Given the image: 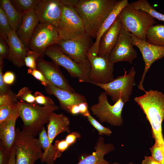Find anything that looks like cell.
I'll use <instances>...</instances> for the list:
<instances>
[{"label": "cell", "mask_w": 164, "mask_h": 164, "mask_svg": "<svg viewBox=\"0 0 164 164\" xmlns=\"http://www.w3.org/2000/svg\"><path fill=\"white\" fill-rule=\"evenodd\" d=\"M118 1L79 0L74 8L83 21L86 34L96 39L100 27Z\"/></svg>", "instance_id": "cell-1"}, {"label": "cell", "mask_w": 164, "mask_h": 164, "mask_svg": "<svg viewBox=\"0 0 164 164\" xmlns=\"http://www.w3.org/2000/svg\"><path fill=\"white\" fill-rule=\"evenodd\" d=\"M134 101L143 111L151 127L155 142L164 146L162 124L164 120V94L156 90L146 91Z\"/></svg>", "instance_id": "cell-2"}, {"label": "cell", "mask_w": 164, "mask_h": 164, "mask_svg": "<svg viewBox=\"0 0 164 164\" xmlns=\"http://www.w3.org/2000/svg\"><path fill=\"white\" fill-rule=\"evenodd\" d=\"M19 117L23 122L22 131L35 137L48 124L51 114L58 109L56 104L41 106L24 101H18Z\"/></svg>", "instance_id": "cell-3"}, {"label": "cell", "mask_w": 164, "mask_h": 164, "mask_svg": "<svg viewBox=\"0 0 164 164\" xmlns=\"http://www.w3.org/2000/svg\"><path fill=\"white\" fill-rule=\"evenodd\" d=\"M119 15L122 24L130 32L144 41H146L149 28L156 22L148 13L134 9L129 3L122 9Z\"/></svg>", "instance_id": "cell-4"}, {"label": "cell", "mask_w": 164, "mask_h": 164, "mask_svg": "<svg viewBox=\"0 0 164 164\" xmlns=\"http://www.w3.org/2000/svg\"><path fill=\"white\" fill-rule=\"evenodd\" d=\"M13 145L15 153V164H34L43 153L39 138L15 129Z\"/></svg>", "instance_id": "cell-5"}, {"label": "cell", "mask_w": 164, "mask_h": 164, "mask_svg": "<svg viewBox=\"0 0 164 164\" xmlns=\"http://www.w3.org/2000/svg\"><path fill=\"white\" fill-rule=\"evenodd\" d=\"M45 55L53 62L64 68L70 75L77 78L79 82L90 83L89 75L91 70L90 62L77 63L63 53L57 45L51 46L46 50Z\"/></svg>", "instance_id": "cell-6"}, {"label": "cell", "mask_w": 164, "mask_h": 164, "mask_svg": "<svg viewBox=\"0 0 164 164\" xmlns=\"http://www.w3.org/2000/svg\"><path fill=\"white\" fill-rule=\"evenodd\" d=\"M136 71L132 67L129 73L118 77L112 81L105 84H94L103 89L107 95L109 96L115 103L121 100L125 103L128 101L135 84Z\"/></svg>", "instance_id": "cell-7"}, {"label": "cell", "mask_w": 164, "mask_h": 164, "mask_svg": "<svg viewBox=\"0 0 164 164\" xmlns=\"http://www.w3.org/2000/svg\"><path fill=\"white\" fill-rule=\"evenodd\" d=\"M125 104L120 99L114 105H111L107 95L103 92L98 96V103L92 105L90 109L101 122H107L114 126H120L124 122L122 112Z\"/></svg>", "instance_id": "cell-8"}, {"label": "cell", "mask_w": 164, "mask_h": 164, "mask_svg": "<svg viewBox=\"0 0 164 164\" xmlns=\"http://www.w3.org/2000/svg\"><path fill=\"white\" fill-rule=\"evenodd\" d=\"M60 39L56 27L49 23H40L36 27L28 47L39 57L43 58L46 49L56 45Z\"/></svg>", "instance_id": "cell-9"}, {"label": "cell", "mask_w": 164, "mask_h": 164, "mask_svg": "<svg viewBox=\"0 0 164 164\" xmlns=\"http://www.w3.org/2000/svg\"><path fill=\"white\" fill-rule=\"evenodd\" d=\"M60 39H71L84 35V22L74 7L63 5L56 27Z\"/></svg>", "instance_id": "cell-10"}, {"label": "cell", "mask_w": 164, "mask_h": 164, "mask_svg": "<svg viewBox=\"0 0 164 164\" xmlns=\"http://www.w3.org/2000/svg\"><path fill=\"white\" fill-rule=\"evenodd\" d=\"M94 43L92 38L85 34L71 39H60L56 44L60 50L75 62H89L87 54Z\"/></svg>", "instance_id": "cell-11"}, {"label": "cell", "mask_w": 164, "mask_h": 164, "mask_svg": "<svg viewBox=\"0 0 164 164\" xmlns=\"http://www.w3.org/2000/svg\"><path fill=\"white\" fill-rule=\"evenodd\" d=\"M131 39L133 46L139 49L142 56L145 66L141 78L138 85V89L145 92L143 83L146 73L152 64L155 61L164 57V46H156L142 40L130 34Z\"/></svg>", "instance_id": "cell-12"}, {"label": "cell", "mask_w": 164, "mask_h": 164, "mask_svg": "<svg viewBox=\"0 0 164 164\" xmlns=\"http://www.w3.org/2000/svg\"><path fill=\"white\" fill-rule=\"evenodd\" d=\"M87 56L91 65L89 75L90 83L105 84L114 79V64L104 56H94L89 52Z\"/></svg>", "instance_id": "cell-13"}, {"label": "cell", "mask_w": 164, "mask_h": 164, "mask_svg": "<svg viewBox=\"0 0 164 164\" xmlns=\"http://www.w3.org/2000/svg\"><path fill=\"white\" fill-rule=\"evenodd\" d=\"M131 33L122 23L117 43L108 56L112 63L125 61L132 64L137 56L131 39Z\"/></svg>", "instance_id": "cell-14"}, {"label": "cell", "mask_w": 164, "mask_h": 164, "mask_svg": "<svg viewBox=\"0 0 164 164\" xmlns=\"http://www.w3.org/2000/svg\"><path fill=\"white\" fill-rule=\"evenodd\" d=\"M37 69L42 73L50 85L72 92H75L62 74L59 66L53 62L39 57L37 61Z\"/></svg>", "instance_id": "cell-15"}, {"label": "cell", "mask_w": 164, "mask_h": 164, "mask_svg": "<svg viewBox=\"0 0 164 164\" xmlns=\"http://www.w3.org/2000/svg\"><path fill=\"white\" fill-rule=\"evenodd\" d=\"M63 5L60 0H43L36 12L39 22L56 27L61 16Z\"/></svg>", "instance_id": "cell-16"}, {"label": "cell", "mask_w": 164, "mask_h": 164, "mask_svg": "<svg viewBox=\"0 0 164 164\" xmlns=\"http://www.w3.org/2000/svg\"><path fill=\"white\" fill-rule=\"evenodd\" d=\"M122 26L119 14L111 26L102 35L99 44L97 56L108 57L117 43Z\"/></svg>", "instance_id": "cell-17"}, {"label": "cell", "mask_w": 164, "mask_h": 164, "mask_svg": "<svg viewBox=\"0 0 164 164\" xmlns=\"http://www.w3.org/2000/svg\"><path fill=\"white\" fill-rule=\"evenodd\" d=\"M45 90L46 93L55 96L59 101L61 108L67 112L73 105L87 102L84 96L76 92H72L50 85L45 87Z\"/></svg>", "instance_id": "cell-18"}, {"label": "cell", "mask_w": 164, "mask_h": 164, "mask_svg": "<svg viewBox=\"0 0 164 164\" xmlns=\"http://www.w3.org/2000/svg\"><path fill=\"white\" fill-rule=\"evenodd\" d=\"M7 42L9 48L7 59L18 67L24 65L28 48L19 38L15 30H12L8 34Z\"/></svg>", "instance_id": "cell-19"}, {"label": "cell", "mask_w": 164, "mask_h": 164, "mask_svg": "<svg viewBox=\"0 0 164 164\" xmlns=\"http://www.w3.org/2000/svg\"><path fill=\"white\" fill-rule=\"evenodd\" d=\"M18 101V106L12 115L6 120L0 123V142L9 152L14 144L16 122L19 117Z\"/></svg>", "instance_id": "cell-20"}, {"label": "cell", "mask_w": 164, "mask_h": 164, "mask_svg": "<svg viewBox=\"0 0 164 164\" xmlns=\"http://www.w3.org/2000/svg\"><path fill=\"white\" fill-rule=\"evenodd\" d=\"M39 22L36 14L34 11H30L22 15L21 22L16 33L19 38L27 48Z\"/></svg>", "instance_id": "cell-21"}, {"label": "cell", "mask_w": 164, "mask_h": 164, "mask_svg": "<svg viewBox=\"0 0 164 164\" xmlns=\"http://www.w3.org/2000/svg\"><path fill=\"white\" fill-rule=\"evenodd\" d=\"M104 139L100 136L94 148L95 152L81 159L77 164H110L104 159V156L114 150V147L112 144H105Z\"/></svg>", "instance_id": "cell-22"}, {"label": "cell", "mask_w": 164, "mask_h": 164, "mask_svg": "<svg viewBox=\"0 0 164 164\" xmlns=\"http://www.w3.org/2000/svg\"><path fill=\"white\" fill-rule=\"evenodd\" d=\"M70 121L68 118L63 113L56 114L54 112L51 114L47 124V135L51 144L59 134L70 132Z\"/></svg>", "instance_id": "cell-23"}, {"label": "cell", "mask_w": 164, "mask_h": 164, "mask_svg": "<svg viewBox=\"0 0 164 164\" xmlns=\"http://www.w3.org/2000/svg\"><path fill=\"white\" fill-rule=\"evenodd\" d=\"M129 3L128 0L118 1L113 9L101 26L96 36L95 40L89 53L94 56H97L99 43L103 34L112 25L122 9Z\"/></svg>", "instance_id": "cell-24"}, {"label": "cell", "mask_w": 164, "mask_h": 164, "mask_svg": "<svg viewBox=\"0 0 164 164\" xmlns=\"http://www.w3.org/2000/svg\"><path fill=\"white\" fill-rule=\"evenodd\" d=\"M39 139L43 152L40 159L42 163L54 164L56 159L62 156V153L50 144L45 127L39 134Z\"/></svg>", "instance_id": "cell-25"}, {"label": "cell", "mask_w": 164, "mask_h": 164, "mask_svg": "<svg viewBox=\"0 0 164 164\" xmlns=\"http://www.w3.org/2000/svg\"><path fill=\"white\" fill-rule=\"evenodd\" d=\"M0 7L5 12L12 30L16 31L21 22L22 15L15 9L9 0H1Z\"/></svg>", "instance_id": "cell-26"}, {"label": "cell", "mask_w": 164, "mask_h": 164, "mask_svg": "<svg viewBox=\"0 0 164 164\" xmlns=\"http://www.w3.org/2000/svg\"><path fill=\"white\" fill-rule=\"evenodd\" d=\"M146 41L156 46H164V25H154L148 29Z\"/></svg>", "instance_id": "cell-27"}, {"label": "cell", "mask_w": 164, "mask_h": 164, "mask_svg": "<svg viewBox=\"0 0 164 164\" xmlns=\"http://www.w3.org/2000/svg\"><path fill=\"white\" fill-rule=\"evenodd\" d=\"M11 2L16 10L21 14L38 10L41 2L40 0H11Z\"/></svg>", "instance_id": "cell-28"}, {"label": "cell", "mask_w": 164, "mask_h": 164, "mask_svg": "<svg viewBox=\"0 0 164 164\" xmlns=\"http://www.w3.org/2000/svg\"><path fill=\"white\" fill-rule=\"evenodd\" d=\"M134 9L148 13L154 18L164 22V15L157 12L146 0H138L130 3Z\"/></svg>", "instance_id": "cell-29"}, {"label": "cell", "mask_w": 164, "mask_h": 164, "mask_svg": "<svg viewBox=\"0 0 164 164\" xmlns=\"http://www.w3.org/2000/svg\"><path fill=\"white\" fill-rule=\"evenodd\" d=\"M12 29L4 11L0 8V34L1 37L7 40L8 35Z\"/></svg>", "instance_id": "cell-30"}, {"label": "cell", "mask_w": 164, "mask_h": 164, "mask_svg": "<svg viewBox=\"0 0 164 164\" xmlns=\"http://www.w3.org/2000/svg\"><path fill=\"white\" fill-rule=\"evenodd\" d=\"M32 91L28 87H24L20 89L16 94L17 99L31 104H37Z\"/></svg>", "instance_id": "cell-31"}, {"label": "cell", "mask_w": 164, "mask_h": 164, "mask_svg": "<svg viewBox=\"0 0 164 164\" xmlns=\"http://www.w3.org/2000/svg\"><path fill=\"white\" fill-rule=\"evenodd\" d=\"M18 101L15 104L0 106V123L6 120L12 115L18 106Z\"/></svg>", "instance_id": "cell-32"}, {"label": "cell", "mask_w": 164, "mask_h": 164, "mask_svg": "<svg viewBox=\"0 0 164 164\" xmlns=\"http://www.w3.org/2000/svg\"><path fill=\"white\" fill-rule=\"evenodd\" d=\"M149 149L151 153V156L161 164H164V146L155 142Z\"/></svg>", "instance_id": "cell-33"}, {"label": "cell", "mask_w": 164, "mask_h": 164, "mask_svg": "<svg viewBox=\"0 0 164 164\" xmlns=\"http://www.w3.org/2000/svg\"><path fill=\"white\" fill-rule=\"evenodd\" d=\"M86 117L90 123L98 131L100 135H105L109 136L111 134L112 132L110 129L101 125L91 116L90 113Z\"/></svg>", "instance_id": "cell-34"}, {"label": "cell", "mask_w": 164, "mask_h": 164, "mask_svg": "<svg viewBox=\"0 0 164 164\" xmlns=\"http://www.w3.org/2000/svg\"><path fill=\"white\" fill-rule=\"evenodd\" d=\"M39 57L36 53L28 48L24 60L25 65L29 68L37 69V61Z\"/></svg>", "instance_id": "cell-35"}, {"label": "cell", "mask_w": 164, "mask_h": 164, "mask_svg": "<svg viewBox=\"0 0 164 164\" xmlns=\"http://www.w3.org/2000/svg\"><path fill=\"white\" fill-rule=\"evenodd\" d=\"M18 101L16 94L10 89L5 93L0 94V106L15 104Z\"/></svg>", "instance_id": "cell-36"}, {"label": "cell", "mask_w": 164, "mask_h": 164, "mask_svg": "<svg viewBox=\"0 0 164 164\" xmlns=\"http://www.w3.org/2000/svg\"><path fill=\"white\" fill-rule=\"evenodd\" d=\"M36 101L37 104L44 106H52L55 105L53 100L49 97L45 96L39 91H36L34 94Z\"/></svg>", "instance_id": "cell-37"}, {"label": "cell", "mask_w": 164, "mask_h": 164, "mask_svg": "<svg viewBox=\"0 0 164 164\" xmlns=\"http://www.w3.org/2000/svg\"><path fill=\"white\" fill-rule=\"evenodd\" d=\"M27 73L31 74L37 80H39L41 84L45 87L50 85V84L46 80L42 73L37 69H32L29 68Z\"/></svg>", "instance_id": "cell-38"}, {"label": "cell", "mask_w": 164, "mask_h": 164, "mask_svg": "<svg viewBox=\"0 0 164 164\" xmlns=\"http://www.w3.org/2000/svg\"><path fill=\"white\" fill-rule=\"evenodd\" d=\"M9 50V47L7 41L4 39L0 37V61H3L4 59L7 58Z\"/></svg>", "instance_id": "cell-39"}, {"label": "cell", "mask_w": 164, "mask_h": 164, "mask_svg": "<svg viewBox=\"0 0 164 164\" xmlns=\"http://www.w3.org/2000/svg\"><path fill=\"white\" fill-rule=\"evenodd\" d=\"M10 152H8L2 144L0 143V164H8Z\"/></svg>", "instance_id": "cell-40"}, {"label": "cell", "mask_w": 164, "mask_h": 164, "mask_svg": "<svg viewBox=\"0 0 164 164\" xmlns=\"http://www.w3.org/2000/svg\"><path fill=\"white\" fill-rule=\"evenodd\" d=\"M3 65V61H0V94L5 93L10 89L9 85L5 83L3 79L2 70Z\"/></svg>", "instance_id": "cell-41"}, {"label": "cell", "mask_w": 164, "mask_h": 164, "mask_svg": "<svg viewBox=\"0 0 164 164\" xmlns=\"http://www.w3.org/2000/svg\"><path fill=\"white\" fill-rule=\"evenodd\" d=\"M56 149L61 153L70 146L65 140H56L54 145Z\"/></svg>", "instance_id": "cell-42"}, {"label": "cell", "mask_w": 164, "mask_h": 164, "mask_svg": "<svg viewBox=\"0 0 164 164\" xmlns=\"http://www.w3.org/2000/svg\"><path fill=\"white\" fill-rule=\"evenodd\" d=\"M81 137L80 134L77 132H72L70 133L66 137L65 140L70 145L75 143L77 139Z\"/></svg>", "instance_id": "cell-43"}, {"label": "cell", "mask_w": 164, "mask_h": 164, "mask_svg": "<svg viewBox=\"0 0 164 164\" xmlns=\"http://www.w3.org/2000/svg\"><path fill=\"white\" fill-rule=\"evenodd\" d=\"M3 78L5 83L9 85L13 83L15 80V76L12 72L7 71L3 74Z\"/></svg>", "instance_id": "cell-44"}, {"label": "cell", "mask_w": 164, "mask_h": 164, "mask_svg": "<svg viewBox=\"0 0 164 164\" xmlns=\"http://www.w3.org/2000/svg\"><path fill=\"white\" fill-rule=\"evenodd\" d=\"M80 114L86 117L90 114L88 110V106L87 102H82L79 105Z\"/></svg>", "instance_id": "cell-45"}, {"label": "cell", "mask_w": 164, "mask_h": 164, "mask_svg": "<svg viewBox=\"0 0 164 164\" xmlns=\"http://www.w3.org/2000/svg\"><path fill=\"white\" fill-rule=\"evenodd\" d=\"M142 164H161L151 156H145L142 162Z\"/></svg>", "instance_id": "cell-46"}, {"label": "cell", "mask_w": 164, "mask_h": 164, "mask_svg": "<svg viewBox=\"0 0 164 164\" xmlns=\"http://www.w3.org/2000/svg\"><path fill=\"white\" fill-rule=\"evenodd\" d=\"M60 1L64 5L74 8L79 0H60Z\"/></svg>", "instance_id": "cell-47"}, {"label": "cell", "mask_w": 164, "mask_h": 164, "mask_svg": "<svg viewBox=\"0 0 164 164\" xmlns=\"http://www.w3.org/2000/svg\"><path fill=\"white\" fill-rule=\"evenodd\" d=\"M68 112L73 115H77L80 113L78 105L75 104L70 107L69 108Z\"/></svg>", "instance_id": "cell-48"}, {"label": "cell", "mask_w": 164, "mask_h": 164, "mask_svg": "<svg viewBox=\"0 0 164 164\" xmlns=\"http://www.w3.org/2000/svg\"><path fill=\"white\" fill-rule=\"evenodd\" d=\"M8 164H15V150L13 145L11 150L10 159Z\"/></svg>", "instance_id": "cell-49"}, {"label": "cell", "mask_w": 164, "mask_h": 164, "mask_svg": "<svg viewBox=\"0 0 164 164\" xmlns=\"http://www.w3.org/2000/svg\"><path fill=\"white\" fill-rule=\"evenodd\" d=\"M112 164H120L117 162H114Z\"/></svg>", "instance_id": "cell-50"}, {"label": "cell", "mask_w": 164, "mask_h": 164, "mask_svg": "<svg viewBox=\"0 0 164 164\" xmlns=\"http://www.w3.org/2000/svg\"><path fill=\"white\" fill-rule=\"evenodd\" d=\"M129 164H133L132 163H129Z\"/></svg>", "instance_id": "cell-51"}]
</instances>
